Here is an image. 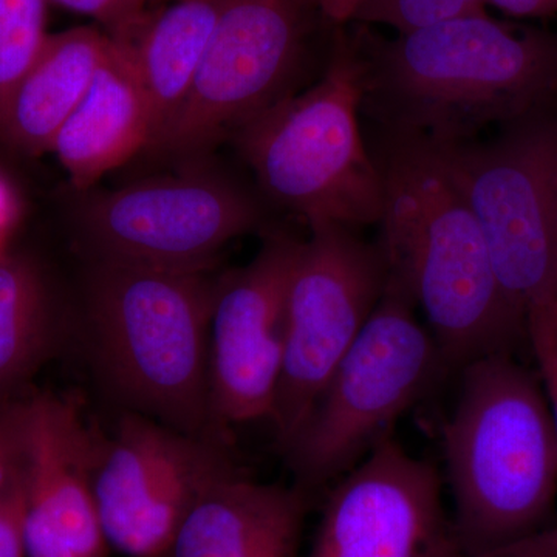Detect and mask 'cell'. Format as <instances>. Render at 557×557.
I'll return each mask as SVG.
<instances>
[{
  "instance_id": "19",
  "label": "cell",
  "mask_w": 557,
  "mask_h": 557,
  "mask_svg": "<svg viewBox=\"0 0 557 557\" xmlns=\"http://www.w3.org/2000/svg\"><path fill=\"white\" fill-rule=\"evenodd\" d=\"M57 311L42 271L24 256L0 258V403L57 347Z\"/></svg>"
},
{
  "instance_id": "5",
  "label": "cell",
  "mask_w": 557,
  "mask_h": 557,
  "mask_svg": "<svg viewBox=\"0 0 557 557\" xmlns=\"http://www.w3.org/2000/svg\"><path fill=\"white\" fill-rule=\"evenodd\" d=\"M361 61L339 25L327 67L309 89L267 109L231 141L263 199L307 225H379L383 183L361 131Z\"/></svg>"
},
{
  "instance_id": "6",
  "label": "cell",
  "mask_w": 557,
  "mask_h": 557,
  "mask_svg": "<svg viewBox=\"0 0 557 557\" xmlns=\"http://www.w3.org/2000/svg\"><path fill=\"white\" fill-rule=\"evenodd\" d=\"M338 27L318 0H223L188 100L150 150L180 166L201 163L327 67Z\"/></svg>"
},
{
  "instance_id": "11",
  "label": "cell",
  "mask_w": 557,
  "mask_h": 557,
  "mask_svg": "<svg viewBox=\"0 0 557 557\" xmlns=\"http://www.w3.org/2000/svg\"><path fill=\"white\" fill-rule=\"evenodd\" d=\"M222 446L139 413L121 418L94 471L109 547L127 557H166L205 487L231 468Z\"/></svg>"
},
{
  "instance_id": "4",
  "label": "cell",
  "mask_w": 557,
  "mask_h": 557,
  "mask_svg": "<svg viewBox=\"0 0 557 557\" xmlns=\"http://www.w3.org/2000/svg\"><path fill=\"white\" fill-rule=\"evenodd\" d=\"M209 270L95 260L87 314L95 354L124 401L161 423L222 442L209 394Z\"/></svg>"
},
{
  "instance_id": "8",
  "label": "cell",
  "mask_w": 557,
  "mask_h": 557,
  "mask_svg": "<svg viewBox=\"0 0 557 557\" xmlns=\"http://www.w3.org/2000/svg\"><path fill=\"white\" fill-rule=\"evenodd\" d=\"M432 146L474 211L498 281L527 324L557 309V100L494 137Z\"/></svg>"
},
{
  "instance_id": "7",
  "label": "cell",
  "mask_w": 557,
  "mask_h": 557,
  "mask_svg": "<svg viewBox=\"0 0 557 557\" xmlns=\"http://www.w3.org/2000/svg\"><path fill=\"white\" fill-rule=\"evenodd\" d=\"M406 288L388 274L368 324L285 450L304 491L339 479L448 373Z\"/></svg>"
},
{
  "instance_id": "25",
  "label": "cell",
  "mask_w": 557,
  "mask_h": 557,
  "mask_svg": "<svg viewBox=\"0 0 557 557\" xmlns=\"http://www.w3.org/2000/svg\"><path fill=\"white\" fill-rule=\"evenodd\" d=\"M21 504H16L0 512V557H25L21 537Z\"/></svg>"
},
{
  "instance_id": "10",
  "label": "cell",
  "mask_w": 557,
  "mask_h": 557,
  "mask_svg": "<svg viewBox=\"0 0 557 557\" xmlns=\"http://www.w3.org/2000/svg\"><path fill=\"white\" fill-rule=\"evenodd\" d=\"M81 239L102 262L209 270L231 240L265 222L262 199L201 163L177 175L102 190L78 211Z\"/></svg>"
},
{
  "instance_id": "27",
  "label": "cell",
  "mask_w": 557,
  "mask_h": 557,
  "mask_svg": "<svg viewBox=\"0 0 557 557\" xmlns=\"http://www.w3.org/2000/svg\"><path fill=\"white\" fill-rule=\"evenodd\" d=\"M318 2L333 24L346 25L354 16L359 0H318Z\"/></svg>"
},
{
  "instance_id": "12",
  "label": "cell",
  "mask_w": 557,
  "mask_h": 557,
  "mask_svg": "<svg viewBox=\"0 0 557 557\" xmlns=\"http://www.w3.org/2000/svg\"><path fill=\"white\" fill-rule=\"evenodd\" d=\"M442 478L395 435L381 440L329 494L309 557H458Z\"/></svg>"
},
{
  "instance_id": "2",
  "label": "cell",
  "mask_w": 557,
  "mask_h": 557,
  "mask_svg": "<svg viewBox=\"0 0 557 557\" xmlns=\"http://www.w3.org/2000/svg\"><path fill=\"white\" fill-rule=\"evenodd\" d=\"M369 149L383 183L376 242L446 370L530 347L527 319L502 287L482 226L434 146L373 129Z\"/></svg>"
},
{
  "instance_id": "1",
  "label": "cell",
  "mask_w": 557,
  "mask_h": 557,
  "mask_svg": "<svg viewBox=\"0 0 557 557\" xmlns=\"http://www.w3.org/2000/svg\"><path fill=\"white\" fill-rule=\"evenodd\" d=\"M361 61V115L373 129L432 145L479 138L557 100V35L486 11L394 38L348 22Z\"/></svg>"
},
{
  "instance_id": "23",
  "label": "cell",
  "mask_w": 557,
  "mask_h": 557,
  "mask_svg": "<svg viewBox=\"0 0 557 557\" xmlns=\"http://www.w3.org/2000/svg\"><path fill=\"white\" fill-rule=\"evenodd\" d=\"M528 339L547 392L557 431V310L531 318L528 321Z\"/></svg>"
},
{
  "instance_id": "13",
  "label": "cell",
  "mask_w": 557,
  "mask_h": 557,
  "mask_svg": "<svg viewBox=\"0 0 557 557\" xmlns=\"http://www.w3.org/2000/svg\"><path fill=\"white\" fill-rule=\"evenodd\" d=\"M299 244L273 231L247 267L219 282L209 329V394L222 428L273 416Z\"/></svg>"
},
{
  "instance_id": "18",
  "label": "cell",
  "mask_w": 557,
  "mask_h": 557,
  "mask_svg": "<svg viewBox=\"0 0 557 557\" xmlns=\"http://www.w3.org/2000/svg\"><path fill=\"white\" fill-rule=\"evenodd\" d=\"M222 5L223 0L172 2L159 13H148L134 35L123 39L148 100L153 143L188 100Z\"/></svg>"
},
{
  "instance_id": "17",
  "label": "cell",
  "mask_w": 557,
  "mask_h": 557,
  "mask_svg": "<svg viewBox=\"0 0 557 557\" xmlns=\"http://www.w3.org/2000/svg\"><path fill=\"white\" fill-rule=\"evenodd\" d=\"M109 46V36L95 27L49 35L11 91L0 138L30 156L50 152L58 132L89 90Z\"/></svg>"
},
{
  "instance_id": "3",
  "label": "cell",
  "mask_w": 557,
  "mask_h": 557,
  "mask_svg": "<svg viewBox=\"0 0 557 557\" xmlns=\"http://www.w3.org/2000/svg\"><path fill=\"white\" fill-rule=\"evenodd\" d=\"M442 442L463 553L549 527L557 494L555 417L541 375L518 355H491L460 370Z\"/></svg>"
},
{
  "instance_id": "24",
  "label": "cell",
  "mask_w": 557,
  "mask_h": 557,
  "mask_svg": "<svg viewBox=\"0 0 557 557\" xmlns=\"http://www.w3.org/2000/svg\"><path fill=\"white\" fill-rule=\"evenodd\" d=\"M458 557H557V527H547L511 544Z\"/></svg>"
},
{
  "instance_id": "16",
  "label": "cell",
  "mask_w": 557,
  "mask_h": 557,
  "mask_svg": "<svg viewBox=\"0 0 557 557\" xmlns=\"http://www.w3.org/2000/svg\"><path fill=\"white\" fill-rule=\"evenodd\" d=\"M152 143V115L129 44L110 38L100 70L58 132L50 152L67 172L73 188L87 190L141 150H149Z\"/></svg>"
},
{
  "instance_id": "14",
  "label": "cell",
  "mask_w": 557,
  "mask_h": 557,
  "mask_svg": "<svg viewBox=\"0 0 557 557\" xmlns=\"http://www.w3.org/2000/svg\"><path fill=\"white\" fill-rule=\"evenodd\" d=\"M24 474L21 537L25 557H109L95 500L98 443L69 399H21Z\"/></svg>"
},
{
  "instance_id": "21",
  "label": "cell",
  "mask_w": 557,
  "mask_h": 557,
  "mask_svg": "<svg viewBox=\"0 0 557 557\" xmlns=\"http://www.w3.org/2000/svg\"><path fill=\"white\" fill-rule=\"evenodd\" d=\"M486 0H359L350 22L408 33L486 11Z\"/></svg>"
},
{
  "instance_id": "20",
  "label": "cell",
  "mask_w": 557,
  "mask_h": 557,
  "mask_svg": "<svg viewBox=\"0 0 557 557\" xmlns=\"http://www.w3.org/2000/svg\"><path fill=\"white\" fill-rule=\"evenodd\" d=\"M50 0H0V120L11 91L49 38Z\"/></svg>"
},
{
  "instance_id": "15",
  "label": "cell",
  "mask_w": 557,
  "mask_h": 557,
  "mask_svg": "<svg viewBox=\"0 0 557 557\" xmlns=\"http://www.w3.org/2000/svg\"><path fill=\"white\" fill-rule=\"evenodd\" d=\"M309 493L260 483L230 468L180 525L166 557H299Z\"/></svg>"
},
{
  "instance_id": "22",
  "label": "cell",
  "mask_w": 557,
  "mask_h": 557,
  "mask_svg": "<svg viewBox=\"0 0 557 557\" xmlns=\"http://www.w3.org/2000/svg\"><path fill=\"white\" fill-rule=\"evenodd\" d=\"M149 0H50L53 5L100 22L113 39H129L148 16Z\"/></svg>"
},
{
  "instance_id": "26",
  "label": "cell",
  "mask_w": 557,
  "mask_h": 557,
  "mask_svg": "<svg viewBox=\"0 0 557 557\" xmlns=\"http://www.w3.org/2000/svg\"><path fill=\"white\" fill-rule=\"evenodd\" d=\"M509 16L544 17L557 13V0H486Z\"/></svg>"
},
{
  "instance_id": "9",
  "label": "cell",
  "mask_w": 557,
  "mask_h": 557,
  "mask_svg": "<svg viewBox=\"0 0 557 557\" xmlns=\"http://www.w3.org/2000/svg\"><path fill=\"white\" fill-rule=\"evenodd\" d=\"M387 278L379 242L369 244L355 230L314 225L309 240H300L289 276L284 361L271 416L284 453L368 324Z\"/></svg>"
},
{
  "instance_id": "28",
  "label": "cell",
  "mask_w": 557,
  "mask_h": 557,
  "mask_svg": "<svg viewBox=\"0 0 557 557\" xmlns=\"http://www.w3.org/2000/svg\"><path fill=\"white\" fill-rule=\"evenodd\" d=\"M171 2H178V0H171Z\"/></svg>"
}]
</instances>
